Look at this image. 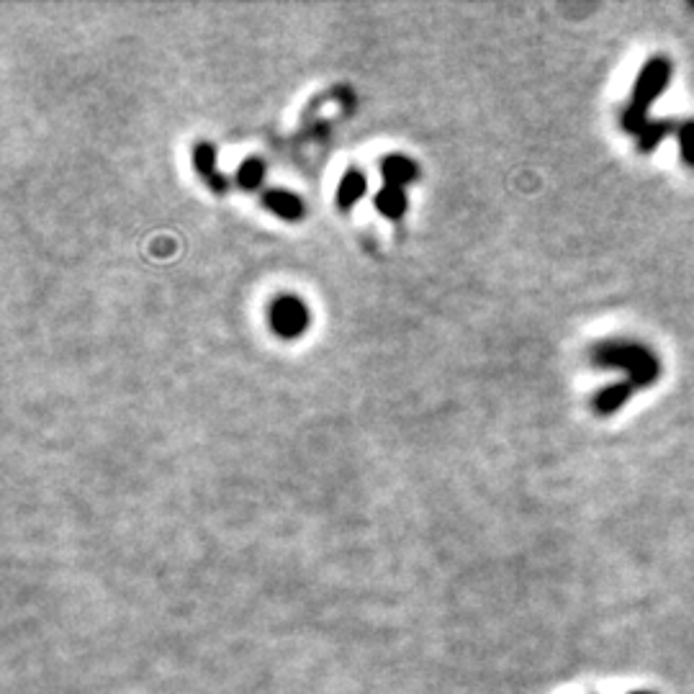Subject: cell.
<instances>
[{"instance_id":"6da1fadb","label":"cell","mask_w":694,"mask_h":694,"mask_svg":"<svg viewBox=\"0 0 694 694\" xmlns=\"http://www.w3.org/2000/svg\"><path fill=\"white\" fill-rule=\"evenodd\" d=\"M669 75H671L669 60L656 57V60L648 62L646 70H643L641 78H638V85H635L633 101H630L628 111L623 114V126L628 129V132L641 134L643 129H646V108L651 106L653 98L659 96L661 90L666 88Z\"/></svg>"},{"instance_id":"7a4b0ae2","label":"cell","mask_w":694,"mask_h":694,"mask_svg":"<svg viewBox=\"0 0 694 694\" xmlns=\"http://www.w3.org/2000/svg\"><path fill=\"white\" fill-rule=\"evenodd\" d=\"M594 360L602 365H620L630 371L635 383H651L659 376V360L648 353L646 347L625 345V342H610V345H599L594 350Z\"/></svg>"},{"instance_id":"3957f363","label":"cell","mask_w":694,"mask_h":694,"mask_svg":"<svg viewBox=\"0 0 694 694\" xmlns=\"http://www.w3.org/2000/svg\"><path fill=\"white\" fill-rule=\"evenodd\" d=\"M270 327L278 337L294 340V337L304 335L309 327V309L296 296H281L270 306Z\"/></svg>"},{"instance_id":"277c9868","label":"cell","mask_w":694,"mask_h":694,"mask_svg":"<svg viewBox=\"0 0 694 694\" xmlns=\"http://www.w3.org/2000/svg\"><path fill=\"white\" fill-rule=\"evenodd\" d=\"M193 162H196L198 175H201V178L206 180V186H209L211 191L227 193V188H229L227 178H222V175L216 173V150H214V144L198 142L196 150H193Z\"/></svg>"},{"instance_id":"5b68a950","label":"cell","mask_w":694,"mask_h":694,"mask_svg":"<svg viewBox=\"0 0 694 694\" xmlns=\"http://www.w3.org/2000/svg\"><path fill=\"white\" fill-rule=\"evenodd\" d=\"M263 204L270 214H276L278 219H286V222H299L304 216V204L296 193L281 191V188H270L263 193Z\"/></svg>"},{"instance_id":"8992f818","label":"cell","mask_w":694,"mask_h":694,"mask_svg":"<svg viewBox=\"0 0 694 694\" xmlns=\"http://www.w3.org/2000/svg\"><path fill=\"white\" fill-rule=\"evenodd\" d=\"M381 173L383 180H386V186L404 188L407 183H412V180L417 178V165H414L412 160H407V157L394 155L381 162Z\"/></svg>"},{"instance_id":"52a82bcc","label":"cell","mask_w":694,"mask_h":694,"mask_svg":"<svg viewBox=\"0 0 694 694\" xmlns=\"http://www.w3.org/2000/svg\"><path fill=\"white\" fill-rule=\"evenodd\" d=\"M376 209L383 216H389V219H401L404 211H407V193H404V188L383 186L376 193Z\"/></svg>"},{"instance_id":"ba28073f","label":"cell","mask_w":694,"mask_h":694,"mask_svg":"<svg viewBox=\"0 0 694 694\" xmlns=\"http://www.w3.org/2000/svg\"><path fill=\"white\" fill-rule=\"evenodd\" d=\"M365 188H368V183H365L363 173H358V170L345 173V178L340 180V188H337V204H340V209L342 211L353 209L355 201L363 198Z\"/></svg>"},{"instance_id":"9c48e42d","label":"cell","mask_w":694,"mask_h":694,"mask_svg":"<svg viewBox=\"0 0 694 694\" xmlns=\"http://www.w3.org/2000/svg\"><path fill=\"white\" fill-rule=\"evenodd\" d=\"M630 394H633V383H615V386H607V389L594 399V412L612 414L615 409L623 407Z\"/></svg>"},{"instance_id":"30bf717a","label":"cell","mask_w":694,"mask_h":694,"mask_svg":"<svg viewBox=\"0 0 694 694\" xmlns=\"http://www.w3.org/2000/svg\"><path fill=\"white\" fill-rule=\"evenodd\" d=\"M263 178H265V165L263 160H258V157H250V160L242 162L240 173H237V183H240L245 191H255V188L263 186Z\"/></svg>"},{"instance_id":"8fae6325","label":"cell","mask_w":694,"mask_h":694,"mask_svg":"<svg viewBox=\"0 0 694 694\" xmlns=\"http://www.w3.org/2000/svg\"><path fill=\"white\" fill-rule=\"evenodd\" d=\"M677 132H679V139H682L684 160H687L689 165L694 168V121H687V124H682Z\"/></svg>"}]
</instances>
